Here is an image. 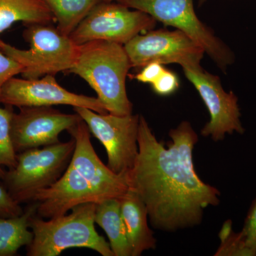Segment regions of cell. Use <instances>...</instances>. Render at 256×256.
Listing matches in <instances>:
<instances>
[{
	"label": "cell",
	"instance_id": "cell-25",
	"mask_svg": "<svg viewBox=\"0 0 256 256\" xmlns=\"http://www.w3.org/2000/svg\"><path fill=\"white\" fill-rule=\"evenodd\" d=\"M142 68V70L133 76V78L136 79L138 82L149 84L150 85L158 80L165 69L162 64L158 62H152L146 64Z\"/></svg>",
	"mask_w": 256,
	"mask_h": 256
},
{
	"label": "cell",
	"instance_id": "cell-12",
	"mask_svg": "<svg viewBox=\"0 0 256 256\" xmlns=\"http://www.w3.org/2000/svg\"><path fill=\"white\" fill-rule=\"evenodd\" d=\"M76 114H66L52 106L20 108L13 114L11 136L16 153L60 142V134L82 120Z\"/></svg>",
	"mask_w": 256,
	"mask_h": 256
},
{
	"label": "cell",
	"instance_id": "cell-15",
	"mask_svg": "<svg viewBox=\"0 0 256 256\" xmlns=\"http://www.w3.org/2000/svg\"><path fill=\"white\" fill-rule=\"evenodd\" d=\"M118 200L132 256L156 248V240L148 226V210L140 197L129 188Z\"/></svg>",
	"mask_w": 256,
	"mask_h": 256
},
{
	"label": "cell",
	"instance_id": "cell-19",
	"mask_svg": "<svg viewBox=\"0 0 256 256\" xmlns=\"http://www.w3.org/2000/svg\"><path fill=\"white\" fill-rule=\"evenodd\" d=\"M58 24L57 28L70 36L101 0H44Z\"/></svg>",
	"mask_w": 256,
	"mask_h": 256
},
{
	"label": "cell",
	"instance_id": "cell-20",
	"mask_svg": "<svg viewBox=\"0 0 256 256\" xmlns=\"http://www.w3.org/2000/svg\"><path fill=\"white\" fill-rule=\"evenodd\" d=\"M13 106L0 107V178L5 170L12 169L16 164V154L11 136V122L14 114Z\"/></svg>",
	"mask_w": 256,
	"mask_h": 256
},
{
	"label": "cell",
	"instance_id": "cell-7",
	"mask_svg": "<svg viewBox=\"0 0 256 256\" xmlns=\"http://www.w3.org/2000/svg\"><path fill=\"white\" fill-rule=\"evenodd\" d=\"M156 21L140 10L118 2L101 1L70 35L77 45L102 40L124 45L142 32L152 30Z\"/></svg>",
	"mask_w": 256,
	"mask_h": 256
},
{
	"label": "cell",
	"instance_id": "cell-26",
	"mask_svg": "<svg viewBox=\"0 0 256 256\" xmlns=\"http://www.w3.org/2000/svg\"><path fill=\"white\" fill-rule=\"evenodd\" d=\"M102 2H119L120 0H101Z\"/></svg>",
	"mask_w": 256,
	"mask_h": 256
},
{
	"label": "cell",
	"instance_id": "cell-14",
	"mask_svg": "<svg viewBox=\"0 0 256 256\" xmlns=\"http://www.w3.org/2000/svg\"><path fill=\"white\" fill-rule=\"evenodd\" d=\"M36 214L44 220L66 214L74 207L86 203H99L88 182L72 165L52 186L40 190L34 197Z\"/></svg>",
	"mask_w": 256,
	"mask_h": 256
},
{
	"label": "cell",
	"instance_id": "cell-23",
	"mask_svg": "<svg viewBox=\"0 0 256 256\" xmlns=\"http://www.w3.org/2000/svg\"><path fill=\"white\" fill-rule=\"evenodd\" d=\"M23 72L21 64L0 50V95L4 84L10 78L22 74Z\"/></svg>",
	"mask_w": 256,
	"mask_h": 256
},
{
	"label": "cell",
	"instance_id": "cell-10",
	"mask_svg": "<svg viewBox=\"0 0 256 256\" xmlns=\"http://www.w3.org/2000/svg\"><path fill=\"white\" fill-rule=\"evenodd\" d=\"M185 76L194 86L210 114V120L202 130V136L215 142L223 140L226 134H244L238 98L224 90L220 77L202 67L183 68Z\"/></svg>",
	"mask_w": 256,
	"mask_h": 256
},
{
	"label": "cell",
	"instance_id": "cell-22",
	"mask_svg": "<svg viewBox=\"0 0 256 256\" xmlns=\"http://www.w3.org/2000/svg\"><path fill=\"white\" fill-rule=\"evenodd\" d=\"M152 90L160 96H169L178 90L180 82L178 76L164 69L156 82L151 84Z\"/></svg>",
	"mask_w": 256,
	"mask_h": 256
},
{
	"label": "cell",
	"instance_id": "cell-17",
	"mask_svg": "<svg viewBox=\"0 0 256 256\" xmlns=\"http://www.w3.org/2000/svg\"><path fill=\"white\" fill-rule=\"evenodd\" d=\"M95 223L107 234L114 256H132L118 198L96 204Z\"/></svg>",
	"mask_w": 256,
	"mask_h": 256
},
{
	"label": "cell",
	"instance_id": "cell-16",
	"mask_svg": "<svg viewBox=\"0 0 256 256\" xmlns=\"http://www.w3.org/2000/svg\"><path fill=\"white\" fill-rule=\"evenodd\" d=\"M18 22L50 24L56 20L44 0H0V34ZM3 44L0 38L1 52Z\"/></svg>",
	"mask_w": 256,
	"mask_h": 256
},
{
	"label": "cell",
	"instance_id": "cell-11",
	"mask_svg": "<svg viewBox=\"0 0 256 256\" xmlns=\"http://www.w3.org/2000/svg\"><path fill=\"white\" fill-rule=\"evenodd\" d=\"M0 104L13 107L70 106L87 108L100 114H108L98 98L74 94L60 86L54 76L41 78L26 79L12 77L4 84Z\"/></svg>",
	"mask_w": 256,
	"mask_h": 256
},
{
	"label": "cell",
	"instance_id": "cell-6",
	"mask_svg": "<svg viewBox=\"0 0 256 256\" xmlns=\"http://www.w3.org/2000/svg\"><path fill=\"white\" fill-rule=\"evenodd\" d=\"M118 2L143 12L156 21L183 32L200 45L223 72L235 62L232 50L196 16L194 0H120Z\"/></svg>",
	"mask_w": 256,
	"mask_h": 256
},
{
	"label": "cell",
	"instance_id": "cell-5",
	"mask_svg": "<svg viewBox=\"0 0 256 256\" xmlns=\"http://www.w3.org/2000/svg\"><path fill=\"white\" fill-rule=\"evenodd\" d=\"M23 36L30 44V50H18L4 42L2 52L22 66L24 78L37 79L68 72L76 62L78 45L50 24H28Z\"/></svg>",
	"mask_w": 256,
	"mask_h": 256
},
{
	"label": "cell",
	"instance_id": "cell-1",
	"mask_svg": "<svg viewBox=\"0 0 256 256\" xmlns=\"http://www.w3.org/2000/svg\"><path fill=\"white\" fill-rule=\"evenodd\" d=\"M169 136L166 148L140 116L138 154L127 181L146 204L152 226L174 232L200 224L204 208L220 204V192L195 171L193 150L198 138L190 122L183 121Z\"/></svg>",
	"mask_w": 256,
	"mask_h": 256
},
{
	"label": "cell",
	"instance_id": "cell-3",
	"mask_svg": "<svg viewBox=\"0 0 256 256\" xmlns=\"http://www.w3.org/2000/svg\"><path fill=\"white\" fill-rule=\"evenodd\" d=\"M96 204L74 207L70 214L44 220L32 216L30 228L33 240L26 246L28 256H58L73 248L92 249L102 256H114L110 244L95 228Z\"/></svg>",
	"mask_w": 256,
	"mask_h": 256
},
{
	"label": "cell",
	"instance_id": "cell-13",
	"mask_svg": "<svg viewBox=\"0 0 256 256\" xmlns=\"http://www.w3.org/2000/svg\"><path fill=\"white\" fill-rule=\"evenodd\" d=\"M68 132L76 142L70 164L88 182L99 203L124 196L129 190L127 173L116 174L102 163L94 150L90 130L84 120Z\"/></svg>",
	"mask_w": 256,
	"mask_h": 256
},
{
	"label": "cell",
	"instance_id": "cell-21",
	"mask_svg": "<svg viewBox=\"0 0 256 256\" xmlns=\"http://www.w3.org/2000/svg\"><path fill=\"white\" fill-rule=\"evenodd\" d=\"M242 256H256V198L248 210L242 232L237 234Z\"/></svg>",
	"mask_w": 256,
	"mask_h": 256
},
{
	"label": "cell",
	"instance_id": "cell-2",
	"mask_svg": "<svg viewBox=\"0 0 256 256\" xmlns=\"http://www.w3.org/2000/svg\"><path fill=\"white\" fill-rule=\"evenodd\" d=\"M130 68L124 45L96 40L79 45L78 58L68 72L89 84L108 114L124 116L132 111L126 90V77Z\"/></svg>",
	"mask_w": 256,
	"mask_h": 256
},
{
	"label": "cell",
	"instance_id": "cell-9",
	"mask_svg": "<svg viewBox=\"0 0 256 256\" xmlns=\"http://www.w3.org/2000/svg\"><path fill=\"white\" fill-rule=\"evenodd\" d=\"M131 66L142 68L152 62L176 64L182 68H200L204 50L180 30H152L138 34L124 45Z\"/></svg>",
	"mask_w": 256,
	"mask_h": 256
},
{
	"label": "cell",
	"instance_id": "cell-8",
	"mask_svg": "<svg viewBox=\"0 0 256 256\" xmlns=\"http://www.w3.org/2000/svg\"><path fill=\"white\" fill-rule=\"evenodd\" d=\"M74 110L105 148L109 169L118 174L132 169L138 154L140 116L100 114L82 107H74Z\"/></svg>",
	"mask_w": 256,
	"mask_h": 256
},
{
	"label": "cell",
	"instance_id": "cell-4",
	"mask_svg": "<svg viewBox=\"0 0 256 256\" xmlns=\"http://www.w3.org/2000/svg\"><path fill=\"white\" fill-rule=\"evenodd\" d=\"M75 140L18 153L14 168L5 170L2 185L18 204L31 203L35 194L52 186L65 172L75 149Z\"/></svg>",
	"mask_w": 256,
	"mask_h": 256
},
{
	"label": "cell",
	"instance_id": "cell-24",
	"mask_svg": "<svg viewBox=\"0 0 256 256\" xmlns=\"http://www.w3.org/2000/svg\"><path fill=\"white\" fill-rule=\"evenodd\" d=\"M21 205L15 202L2 185H0V216L4 218L16 216L23 213Z\"/></svg>",
	"mask_w": 256,
	"mask_h": 256
},
{
	"label": "cell",
	"instance_id": "cell-18",
	"mask_svg": "<svg viewBox=\"0 0 256 256\" xmlns=\"http://www.w3.org/2000/svg\"><path fill=\"white\" fill-rule=\"evenodd\" d=\"M36 202H32L22 214L4 218L0 216V256L18 255V250L31 244L34 234L30 228V220L36 214Z\"/></svg>",
	"mask_w": 256,
	"mask_h": 256
}]
</instances>
